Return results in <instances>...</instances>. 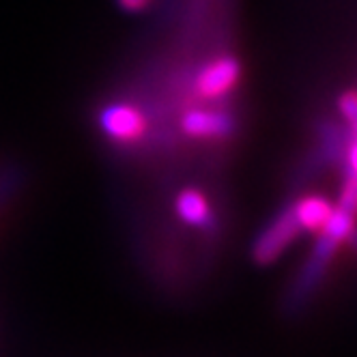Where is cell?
Wrapping results in <instances>:
<instances>
[{"label": "cell", "mask_w": 357, "mask_h": 357, "mask_svg": "<svg viewBox=\"0 0 357 357\" xmlns=\"http://www.w3.org/2000/svg\"><path fill=\"white\" fill-rule=\"evenodd\" d=\"M119 3L127 11H142V9H146L153 3V0H119Z\"/></svg>", "instance_id": "obj_11"}, {"label": "cell", "mask_w": 357, "mask_h": 357, "mask_svg": "<svg viewBox=\"0 0 357 357\" xmlns=\"http://www.w3.org/2000/svg\"><path fill=\"white\" fill-rule=\"evenodd\" d=\"M331 211H334V205L323 196H305L293 202V213L301 226V231H310V233L321 231Z\"/></svg>", "instance_id": "obj_8"}, {"label": "cell", "mask_w": 357, "mask_h": 357, "mask_svg": "<svg viewBox=\"0 0 357 357\" xmlns=\"http://www.w3.org/2000/svg\"><path fill=\"white\" fill-rule=\"evenodd\" d=\"M355 138V130L349 127V130H342V127L336 121H321L317 125V144L310 153L308 162H305V172L303 176H312L323 168L329 166H342V160L347 155V146L349 142Z\"/></svg>", "instance_id": "obj_3"}, {"label": "cell", "mask_w": 357, "mask_h": 357, "mask_svg": "<svg viewBox=\"0 0 357 357\" xmlns=\"http://www.w3.org/2000/svg\"><path fill=\"white\" fill-rule=\"evenodd\" d=\"M24 185V170L15 162L0 166V209L17 194V190Z\"/></svg>", "instance_id": "obj_9"}, {"label": "cell", "mask_w": 357, "mask_h": 357, "mask_svg": "<svg viewBox=\"0 0 357 357\" xmlns=\"http://www.w3.org/2000/svg\"><path fill=\"white\" fill-rule=\"evenodd\" d=\"M241 78V63L235 56H218L202 67L194 78V91L198 97L215 101L231 93Z\"/></svg>", "instance_id": "obj_4"}, {"label": "cell", "mask_w": 357, "mask_h": 357, "mask_svg": "<svg viewBox=\"0 0 357 357\" xmlns=\"http://www.w3.org/2000/svg\"><path fill=\"white\" fill-rule=\"evenodd\" d=\"M338 248H340V243L336 239H331L325 233L319 235L308 261L301 265V269L297 271L295 280L291 282V287H289V291L284 295V301H282L284 317L295 319L305 310V305L310 303L317 289L321 287L323 278H325L331 261H334Z\"/></svg>", "instance_id": "obj_1"}, {"label": "cell", "mask_w": 357, "mask_h": 357, "mask_svg": "<svg viewBox=\"0 0 357 357\" xmlns=\"http://www.w3.org/2000/svg\"><path fill=\"white\" fill-rule=\"evenodd\" d=\"M97 123L104 136L114 142H134L146 130V119L142 112L132 104H123V101L101 108Z\"/></svg>", "instance_id": "obj_5"}, {"label": "cell", "mask_w": 357, "mask_h": 357, "mask_svg": "<svg viewBox=\"0 0 357 357\" xmlns=\"http://www.w3.org/2000/svg\"><path fill=\"white\" fill-rule=\"evenodd\" d=\"M338 110L342 114V119L347 121L349 127L355 130V119H357V97L355 91H347L338 97Z\"/></svg>", "instance_id": "obj_10"}, {"label": "cell", "mask_w": 357, "mask_h": 357, "mask_svg": "<svg viewBox=\"0 0 357 357\" xmlns=\"http://www.w3.org/2000/svg\"><path fill=\"white\" fill-rule=\"evenodd\" d=\"M299 233H301V226L293 213V205H287L271 218V222H267L265 228H261V233L257 237H254L250 245L252 263H257L261 267L273 265L284 254V250L299 237Z\"/></svg>", "instance_id": "obj_2"}, {"label": "cell", "mask_w": 357, "mask_h": 357, "mask_svg": "<svg viewBox=\"0 0 357 357\" xmlns=\"http://www.w3.org/2000/svg\"><path fill=\"white\" fill-rule=\"evenodd\" d=\"M181 130L190 138H228L237 130L235 119L228 112L220 110H205V108H192L181 119Z\"/></svg>", "instance_id": "obj_6"}, {"label": "cell", "mask_w": 357, "mask_h": 357, "mask_svg": "<svg viewBox=\"0 0 357 357\" xmlns=\"http://www.w3.org/2000/svg\"><path fill=\"white\" fill-rule=\"evenodd\" d=\"M174 209H176V215L181 218L188 226H194V228H200V231H215V215L209 207L207 198L202 196V192L198 190H181L174 200Z\"/></svg>", "instance_id": "obj_7"}]
</instances>
